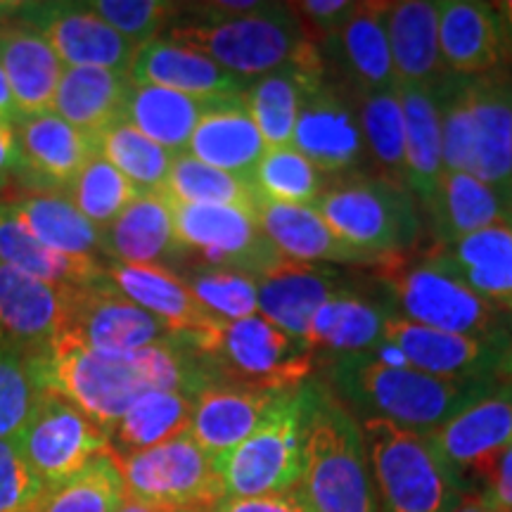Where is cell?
Instances as JSON below:
<instances>
[{"label":"cell","mask_w":512,"mask_h":512,"mask_svg":"<svg viewBox=\"0 0 512 512\" xmlns=\"http://www.w3.org/2000/svg\"><path fill=\"white\" fill-rule=\"evenodd\" d=\"M34 361L41 387L72 401L105 432L147 392L197 396L211 384L202 361L181 339L110 356L86 349L62 332Z\"/></svg>","instance_id":"obj_1"},{"label":"cell","mask_w":512,"mask_h":512,"mask_svg":"<svg viewBox=\"0 0 512 512\" xmlns=\"http://www.w3.org/2000/svg\"><path fill=\"white\" fill-rule=\"evenodd\" d=\"M197 19L169 24L162 38L188 46L242 79L292 67L309 76H325L320 48L304 36L290 5L256 3L228 10L223 3L190 5Z\"/></svg>","instance_id":"obj_2"},{"label":"cell","mask_w":512,"mask_h":512,"mask_svg":"<svg viewBox=\"0 0 512 512\" xmlns=\"http://www.w3.org/2000/svg\"><path fill=\"white\" fill-rule=\"evenodd\" d=\"M332 394L366 418L389 420L406 430L430 434L496 387L494 380H453L394 363L380 351L337 358L330 368Z\"/></svg>","instance_id":"obj_3"},{"label":"cell","mask_w":512,"mask_h":512,"mask_svg":"<svg viewBox=\"0 0 512 512\" xmlns=\"http://www.w3.org/2000/svg\"><path fill=\"white\" fill-rule=\"evenodd\" d=\"M302 456L297 489L309 512H377L361 425L320 382H311Z\"/></svg>","instance_id":"obj_4"},{"label":"cell","mask_w":512,"mask_h":512,"mask_svg":"<svg viewBox=\"0 0 512 512\" xmlns=\"http://www.w3.org/2000/svg\"><path fill=\"white\" fill-rule=\"evenodd\" d=\"M178 339L200 358L211 382L287 392L309 382L313 368L304 339L287 335L261 316L214 318L204 330Z\"/></svg>","instance_id":"obj_5"},{"label":"cell","mask_w":512,"mask_h":512,"mask_svg":"<svg viewBox=\"0 0 512 512\" xmlns=\"http://www.w3.org/2000/svg\"><path fill=\"white\" fill-rule=\"evenodd\" d=\"M380 268V280L396 304V316L425 328L512 342L510 313L477 294L439 252L406 264L403 256Z\"/></svg>","instance_id":"obj_6"},{"label":"cell","mask_w":512,"mask_h":512,"mask_svg":"<svg viewBox=\"0 0 512 512\" xmlns=\"http://www.w3.org/2000/svg\"><path fill=\"white\" fill-rule=\"evenodd\" d=\"M361 432L384 512H448L470 491L427 434L380 418L363 420Z\"/></svg>","instance_id":"obj_7"},{"label":"cell","mask_w":512,"mask_h":512,"mask_svg":"<svg viewBox=\"0 0 512 512\" xmlns=\"http://www.w3.org/2000/svg\"><path fill=\"white\" fill-rule=\"evenodd\" d=\"M316 211L335 233L370 256L375 266L403 256L420 238V219L408 190L399 183L347 174L332 178Z\"/></svg>","instance_id":"obj_8"},{"label":"cell","mask_w":512,"mask_h":512,"mask_svg":"<svg viewBox=\"0 0 512 512\" xmlns=\"http://www.w3.org/2000/svg\"><path fill=\"white\" fill-rule=\"evenodd\" d=\"M309 394L311 382L290 389L247 439L214 458L226 496L247 498L297 489L304 465L302 441Z\"/></svg>","instance_id":"obj_9"},{"label":"cell","mask_w":512,"mask_h":512,"mask_svg":"<svg viewBox=\"0 0 512 512\" xmlns=\"http://www.w3.org/2000/svg\"><path fill=\"white\" fill-rule=\"evenodd\" d=\"M117 465L126 496L162 512H211L226 498L214 458L188 432L147 451L119 456Z\"/></svg>","instance_id":"obj_10"},{"label":"cell","mask_w":512,"mask_h":512,"mask_svg":"<svg viewBox=\"0 0 512 512\" xmlns=\"http://www.w3.org/2000/svg\"><path fill=\"white\" fill-rule=\"evenodd\" d=\"M169 204L178 254L195 252L204 266L233 268L254 278L283 259L252 211L223 204H183L171 197Z\"/></svg>","instance_id":"obj_11"},{"label":"cell","mask_w":512,"mask_h":512,"mask_svg":"<svg viewBox=\"0 0 512 512\" xmlns=\"http://www.w3.org/2000/svg\"><path fill=\"white\" fill-rule=\"evenodd\" d=\"M15 441L43 486L76 475L93 458L110 451L107 432L72 401L50 389H43L34 413Z\"/></svg>","instance_id":"obj_12"},{"label":"cell","mask_w":512,"mask_h":512,"mask_svg":"<svg viewBox=\"0 0 512 512\" xmlns=\"http://www.w3.org/2000/svg\"><path fill=\"white\" fill-rule=\"evenodd\" d=\"M67 335L98 354L124 356L174 342L178 335L162 320L128 302L105 278L100 283L67 290Z\"/></svg>","instance_id":"obj_13"},{"label":"cell","mask_w":512,"mask_h":512,"mask_svg":"<svg viewBox=\"0 0 512 512\" xmlns=\"http://www.w3.org/2000/svg\"><path fill=\"white\" fill-rule=\"evenodd\" d=\"M384 344L396 351L406 366L434 377L453 380H491L498 375L510 342L472 335H456L425 328L396 313H387Z\"/></svg>","instance_id":"obj_14"},{"label":"cell","mask_w":512,"mask_h":512,"mask_svg":"<svg viewBox=\"0 0 512 512\" xmlns=\"http://www.w3.org/2000/svg\"><path fill=\"white\" fill-rule=\"evenodd\" d=\"M15 17L41 31L67 67L131 72L138 48L100 19L88 3H19Z\"/></svg>","instance_id":"obj_15"},{"label":"cell","mask_w":512,"mask_h":512,"mask_svg":"<svg viewBox=\"0 0 512 512\" xmlns=\"http://www.w3.org/2000/svg\"><path fill=\"white\" fill-rule=\"evenodd\" d=\"M290 145L328 178L356 174L366 152L356 107L325 79L306 88Z\"/></svg>","instance_id":"obj_16"},{"label":"cell","mask_w":512,"mask_h":512,"mask_svg":"<svg viewBox=\"0 0 512 512\" xmlns=\"http://www.w3.org/2000/svg\"><path fill=\"white\" fill-rule=\"evenodd\" d=\"M444 463L467 484L512 446V387H491L427 434Z\"/></svg>","instance_id":"obj_17"},{"label":"cell","mask_w":512,"mask_h":512,"mask_svg":"<svg viewBox=\"0 0 512 512\" xmlns=\"http://www.w3.org/2000/svg\"><path fill=\"white\" fill-rule=\"evenodd\" d=\"M470 107V174L512 202V72L465 79Z\"/></svg>","instance_id":"obj_18"},{"label":"cell","mask_w":512,"mask_h":512,"mask_svg":"<svg viewBox=\"0 0 512 512\" xmlns=\"http://www.w3.org/2000/svg\"><path fill=\"white\" fill-rule=\"evenodd\" d=\"M19 171L36 192L67 190L81 169L100 155L98 138L67 124L55 112L19 117L15 124Z\"/></svg>","instance_id":"obj_19"},{"label":"cell","mask_w":512,"mask_h":512,"mask_svg":"<svg viewBox=\"0 0 512 512\" xmlns=\"http://www.w3.org/2000/svg\"><path fill=\"white\" fill-rule=\"evenodd\" d=\"M439 50L446 72L458 79H477L512 62L494 3L477 0L439 3Z\"/></svg>","instance_id":"obj_20"},{"label":"cell","mask_w":512,"mask_h":512,"mask_svg":"<svg viewBox=\"0 0 512 512\" xmlns=\"http://www.w3.org/2000/svg\"><path fill=\"white\" fill-rule=\"evenodd\" d=\"M67 330V294L0 264V344L41 354Z\"/></svg>","instance_id":"obj_21"},{"label":"cell","mask_w":512,"mask_h":512,"mask_svg":"<svg viewBox=\"0 0 512 512\" xmlns=\"http://www.w3.org/2000/svg\"><path fill=\"white\" fill-rule=\"evenodd\" d=\"M254 280L259 316L297 339L306 337L313 313L344 290L342 275L332 268L292 261L287 256Z\"/></svg>","instance_id":"obj_22"},{"label":"cell","mask_w":512,"mask_h":512,"mask_svg":"<svg viewBox=\"0 0 512 512\" xmlns=\"http://www.w3.org/2000/svg\"><path fill=\"white\" fill-rule=\"evenodd\" d=\"M0 67L8 76L19 117L53 112L64 64L46 36L15 17H0Z\"/></svg>","instance_id":"obj_23"},{"label":"cell","mask_w":512,"mask_h":512,"mask_svg":"<svg viewBox=\"0 0 512 512\" xmlns=\"http://www.w3.org/2000/svg\"><path fill=\"white\" fill-rule=\"evenodd\" d=\"M287 392L211 382L195 396L188 434L207 456L219 458L247 439Z\"/></svg>","instance_id":"obj_24"},{"label":"cell","mask_w":512,"mask_h":512,"mask_svg":"<svg viewBox=\"0 0 512 512\" xmlns=\"http://www.w3.org/2000/svg\"><path fill=\"white\" fill-rule=\"evenodd\" d=\"M133 83L169 88L197 100H219L247 91L249 79L235 76L197 50L169 38H155L138 48L131 64Z\"/></svg>","instance_id":"obj_25"},{"label":"cell","mask_w":512,"mask_h":512,"mask_svg":"<svg viewBox=\"0 0 512 512\" xmlns=\"http://www.w3.org/2000/svg\"><path fill=\"white\" fill-rule=\"evenodd\" d=\"M264 152L266 143L249 117L242 93L211 102L188 143V155L197 162L247 181H252Z\"/></svg>","instance_id":"obj_26"},{"label":"cell","mask_w":512,"mask_h":512,"mask_svg":"<svg viewBox=\"0 0 512 512\" xmlns=\"http://www.w3.org/2000/svg\"><path fill=\"white\" fill-rule=\"evenodd\" d=\"M254 216L268 242L287 259L304 261V264L335 261V264L375 266L370 256L356 252L339 238L316 207L259 200Z\"/></svg>","instance_id":"obj_27"},{"label":"cell","mask_w":512,"mask_h":512,"mask_svg":"<svg viewBox=\"0 0 512 512\" xmlns=\"http://www.w3.org/2000/svg\"><path fill=\"white\" fill-rule=\"evenodd\" d=\"M105 280L124 294L128 302L169 325L176 335L204 330L214 316L192 297L181 275L159 264H112L105 266Z\"/></svg>","instance_id":"obj_28"},{"label":"cell","mask_w":512,"mask_h":512,"mask_svg":"<svg viewBox=\"0 0 512 512\" xmlns=\"http://www.w3.org/2000/svg\"><path fill=\"white\" fill-rule=\"evenodd\" d=\"M387 36L396 83L437 86L439 81L451 76L439 50V3L430 0L392 3L387 12Z\"/></svg>","instance_id":"obj_29"},{"label":"cell","mask_w":512,"mask_h":512,"mask_svg":"<svg viewBox=\"0 0 512 512\" xmlns=\"http://www.w3.org/2000/svg\"><path fill=\"white\" fill-rule=\"evenodd\" d=\"M425 209L430 211L441 247L496 223L512 221L508 197L465 171H444Z\"/></svg>","instance_id":"obj_30"},{"label":"cell","mask_w":512,"mask_h":512,"mask_svg":"<svg viewBox=\"0 0 512 512\" xmlns=\"http://www.w3.org/2000/svg\"><path fill=\"white\" fill-rule=\"evenodd\" d=\"M133 79L128 72L98 67H67L53 98V112L88 136L98 138L117 121H124V105Z\"/></svg>","instance_id":"obj_31"},{"label":"cell","mask_w":512,"mask_h":512,"mask_svg":"<svg viewBox=\"0 0 512 512\" xmlns=\"http://www.w3.org/2000/svg\"><path fill=\"white\" fill-rule=\"evenodd\" d=\"M102 249L117 264H159L178 256L171 204L164 192H140L119 219L102 230Z\"/></svg>","instance_id":"obj_32"},{"label":"cell","mask_w":512,"mask_h":512,"mask_svg":"<svg viewBox=\"0 0 512 512\" xmlns=\"http://www.w3.org/2000/svg\"><path fill=\"white\" fill-rule=\"evenodd\" d=\"M31 235L55 252L102 261V230L95 228L62 192H27L3 202Z\"/></svg>","instance_id":"obj_33"},{"label":"cell","mask_w":512,"mask_h":512,"mask_svg":"<svg viewBox=\"0 0 512 512\" xmlns=\"http://www.w3.org/2000/svg\"><path fill=\"white\" fill-rule=\"evenodd\" d=\"M387 311L368 299L339 290L313 313L304 344L311 354L337 358L377 351L384 344L382 330Z\"/></svg>","instance_id":"obj_34"},{"label":"cell","mask_w":512,"mask_h":512,"mask_svg":"<svg viewBox=\"0 0 512 512\" xmlns=\"http://www.w3.org/2000/svg\"><path fill=\"white\" fill-rule=\"evenodd\" d=\"M0 264H8L64 292L95 285L105 278L102 261L69 256L46 247L10 214L3 202H0Z\"/></svg>","instance_id":"obj_35"},{"label":"cell","mask_w":512,"mask_h":512,"mask_svg":"<svg viewBox=\"0 0 512 512\" xmlns=\"http://www.w3.org/2000/svg\"><path fill=\"white\" fill-rule=\"evenodd\" d=\"M439 254L472 290L512 316V221L477 230Z\"/></svg>","instance_id":"obj_36"},{"label":"cell","mask_w":512,"mask_h":512,"mask_svg":"<svg viewBox=\"0 0 512 512\" xmlns=\"http://www.w3.org/2000/svg\"><path fill=\"white\" fill-rule=\"evenodd\" d=\"M403 128H406V188L418 195V200L430 204L441 174V117L434 86H406L396 83Z\"/></svg>","instance_id":"obj_37"},{"label":"cell","mask_w":512,"mask_h":512,"mask_svg":"<svg viewBox=\"0 0 512 512\" xmlns=\"http://www.w3.org/2000/svg\"><path fill=\"white\" fill-rule=\"evenodd\" d=\"M214 100H197L169 88L133 83L124 105V121L171 155H185L195 126Z\"/></svg>","instance_id":"obj_38"},{"label":"cell","mask_w":512,"mask_h":512,"mask_svg":"<svg viewBox=\"0 0 512 512\" xmlns=\"http://www.w3.org/2000/svg\"><path fill=\"white\" fill-rule=\"evenodd\" d=\"M389 5L392 3H382V0L356 3L354 15L337 36L356 93L382 91V88L396 86L387 36Z\"/></svg>","instance_id":"obj_39"},{"label":"cell","mask_w":512,"mask_h":512,"mask_svg":"<svg viewBox=\"0 0 512 512\" xmlns=\"http://www.w3.org/2000/svg\"><path fill=\"white\" fill-rule=\"evenodd\" d=\"M195 396L188 392H147L107 432L112 456L147 451L188 432Z\"/></svg>","instance_id":"obj_40"},{"label":"cell","mask_w":512,"mask_h":512,"mask_svg":"<svg viewBox=\"0 0 512 512\" xmlns=\"http://www.w3.org/2000/svg\"><path fill=\"white\" fill-rule=\"evenodd\" d=\"M320 79L325 76H309L292 67H283L249 81L242 100L266 147H285L292 143L306 88Z\"/></svg>","instance_id":"obj_41"},{"label":"cell","mask_w":512,"mask_h":512,"mask_svg":"<svg viewBox=\"0 0 512 512\" xmlns=\"http://www.w3.org/2000/svg\"><path fill=\"white\" fill-rule=\"evenodd\" d=\"M126 501V486L112 451L93 458L62 482L43 486L24 512H117Z\"/></svg>","instance_id":"obj_42"},{"label":"cell","mask_w":512,"mask_h":512,"mask_svg":"<svg viewBox=\"0 0 512 512\" xmlns=\"http://www.w3.org/2000/svg\"><path fill=\"white\" fill-rule=\"evenodd\" d=\"M356 105L366 150L380 169V178L406 188V128L396 86L356 93Z\"/></svg>","instance_id":"obj_43"},{"label":"cell","mask_w":512,"mask_h":512,"mask_svg":"<svg viewBox=\"0 0 512 512\" xmlns=\"http://www.w3.org/2000/svg\"><path fill=\"white\" fill-rule=\"evenodd\" d=\"M162 192L183 204H223L252 214L261 200L252 181L197 162L188 152L174 157Z\"/></svg>","instance_id":"obj_44"},{"label":"cell","mask_w":512,"mask_h":512,"mask_svg":"<svg viewBox=\"0 0 512 512\" xmlns=\"http://www.w3.org/2000/svg\"><path fill=\"white\" fill-rule=\"evenodd\" d=\"M252 183L261 200L313 207L330 181L302 152L285 145L266 147L252 174Z\"/></svg>","instance_id":"obj_45"},{"label":"cell","mask_w":512,"mask_h":512,"mask_svg":"<svg viewBox=\"0 0 512 512\" xmlns=\"http://www.w3.org/2000/svg\"><path fill=\"white\" fill-rule=\"evenodd\" d=\"M98 150L140 192H162L176 157L126 121H117L100 133Z\"/></svg>","instance_id":"obj_46"},{"label":"cell","mask_w":512,"mask_h":512,"mask_svg":"<svg viewBox=\"0 0 512 512\" xmlns=\"http://www.w3.org/2000/svg\"><path fill=\"white\" fill-rule=\"evenodd\" d=\"M64 192H67L69 202L100 230L112 226L121 211L140 195L136 185L102 155H95L83 166L81 174L67 185Z\"/></svg>","instance_id":"obj_47"},{"label":"cell","mask_w":512,"mask_h":512,"mask_svg":"<svg viewBox=\"0 0 512 512\" xmlns=\"http://www.w3.org/2000/svg\"><path fill=\"white\" fill-rule=\"evenodd\" d=\"M192 297L219 320H242L259 316L256 280L233 268L192 266L181 275Z\"/></svg>","instance_id":"obj_48"},{"label":"cell","mask_w":512,"mask_h":512,"mask_svg":"<svg viewBox=\"0 0 512 512\" xmlns=\"http://www.w3.org/2000/svg\"><path fill=\"white\" fill-rule=\"evenodd\" d=\"M41 394L34 356L0 344V439L24 430Z\"/></svg>","instance_id":"obj_49"},{"label":"cell","mask_w":512,"mask_h":512,"mask_svg":"<svg viewBox=\"0 0 512 512\" xmlns=\"http://www.w3.org/2000/svg\"><path fill=\"white\" fill-rule=\"evenodd\" d=\"M91 10L136 48L155 41L169 27V19L181 12V5L162 0H95Z\"/></svg>","instance_id":"obj_50"},{"label":"cell","mask_w":512,"mask_h":512,"mask_svg":"<svg viewBox=\"0 0 512 512\" xmlns=\"http://www.w3.org/2000/svg\"><path fill=\"white\" fill-rule=\"evenodd\" d=\"M41 489L17 441L0 439V512H24Z\"/></svg>","instance_id":"obj_51"},{"label":"cell","mask_w":512,"mask_h":512,"mask_svg":"<svg viewBox=\"0 0 512 512\" xmlns=\"http://www.w3.org/2000/svg\"><path fill=\"white\" fill-rule=\"evenodd\" d=\"M290 8L302 24L304 36L318 46V41H337L339 31L347 27L354 15L356 3L351 0H304V3H292Z\"/></svg>","instance_id":"obj_52"},{"label":"cell","mask_w":512,"mask_h":512,"mask_svg":"<svg viewBox=\"0 0 512 512\" xmlns=\"http://www.w3.org/2000/svg\"><path fill=\"white\" fill-rule=\"evenodd\" d=\"M484 501L494 512H512V446L491 460L482 472Z\"/></svg>","instance_id":"obj_53"},{"label":"cell","mask_w":512,"mask_h":512,"mask_svg":"<svg viewBox=\"0 0 512 512\" xmlns=\"http://www.w3.org/2000/svg\"><path fill=\"white\" fill-rule=\"evenodd\" d=\"M211 512H309L299 489L283 491V494H264L233 498L226 496Z\"/></svg>","instance_id":"obj_54"},{"label":"cell","mask_w":512,"mask_h":512,"mask_svg":"<svg viewBox=\"0 0 512 512\" xmlns=\"http://www.w3.org/2000/svg\"><path fill=\"white\" fill-rule=\"evenodd\" d=\"M19 171V147L15 126L0 121V185L12 181Z\"/></svg>","instance_id":"obj_55"},{"label":"cell","mask_w":512,"mask_h":512,"mask_svg":"<svg viewBox=\"0 0 512 512\" xmlns=\"http://www.w3.org/2000/svg\"><path fill=\"white\" fill-rule=\"evenodd\" d=\"M17 119H19L17 102L12 98L8 76H5L3 67H0V121H5V124H15Z\"/></svg>","instance_id":"obj_56"},{"label":"cell","mask_w":512,"mask_h":512,"mask_svg":"<svg viewBox=\"0 0 512 512\" xmlns=\"http://www.w3.org/2000/svg\"><path fill=\"white\" fill-rule=\"evenodd\" d=\"M448 512H494V510L486 505L484 496L479 494V491H467V494H463V498H460V501Z\"/></svg>","instance_id":"obj_57"},{"label":"cell","mask_w":512,"mask_h":512,"mask_svg":"<svg viewBox=\"0 0 512 512\" xmlns=\"http://www.w3.org/2000/svg\"><path fill=\"white\" fill-rule=\"evenodd\" d=\"M494 8L501 17L503 31H505V41H508V50H510V60H512V0H505V3H494Z\"/></svg>","instance_id":"obj_58"},{"label":"cell","mask_w":512,"mask_h":512,"mask_svg":"<svg viewBox=\"0 0 512 512\" xmlns=\"http://www.w3.org/2000/svg\"><path fill=\"white\" fill-rule=\"evenodd\" d=\"M117 512H162V510H157V508H152V505H147L143 501H136V498L126 496V501L119 505Z\"/></svg>","instance_id":"obj_59"},{"label":"cell","mask_w":512,"mask_h":512,"mask_svg":"<svg viewBox=\"0 0 512 512\" xmlns=\"http://www.w3.org/2000/svg\"><path fill=\"white\" fill-rule=\"evenodd\" d=\"M498 375H501L503 380H508L510 387H512V344H510L508 354H505V358H503L501 368H498Z\"/></svg>","instance_id":"obj_60"},{"label":"cell","mask_w":512,"mask_h":512,"mask_svg":"<svg viewBox=\"0 0 512 512\" xmlns=\"http://www.w3.org/2000/svg\"><path fill=\"white\" fill-rule=\"evenodd\" d=\"M17 8H19V3H12V5L0 3V17H8V15H12V12H15Z\"/></svg>","instance_id":"obj_61"}]
</instances>
